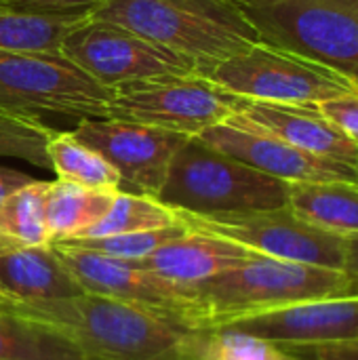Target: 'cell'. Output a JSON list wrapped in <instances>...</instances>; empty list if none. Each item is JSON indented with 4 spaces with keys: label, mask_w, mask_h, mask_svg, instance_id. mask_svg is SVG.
Instances as JSON below:
<instances>
[{
    "label": "cell",
    "mask_w": 358,
    "mask_h": 360,
    "mask_svg": "<svg viewBox=\"0 0 358 360\" xmlns=\"http://www.w3.org/2000/svg\"><path fill=\"white\" fill-rule=\"evenodd\" d=\"M2 312L57 331L84 360H181L190 333L141 308L87 291L63 300L4 302Z\"/></svg>",
    "instance_id": "obj_1"
},
{
    "label": "cell",
    "mask_w": 358,
    "mask_h": 360,
    "mask_svg": "<svg viewBox=\"0 0 358 360\" xmlns=\"http://www.w3.org/2000/svg\"><path fill=\"white\" fill-rule=\"evenodd\" d=\"M89 17L194 59L198 74L260 42L232 0H103Z\"/></svg>",
    "instance_id": "obj_2"
},
{
    "label": "cell",
    "mask_w": 358,
    "mask_h": 360,
    "mask_svg": "<svg viewBox=\"0 0 358 360\" xmlns=\"http://www.w3.org/2000/svg\"><path fill=\"white\" fill-rule=\"evenodd\" d=\"M194 293L200 306L198 331H205L241 316L300 302L350 295L352 283L342 270L257 253L236 268L194 287Z\"/></svg>",
    "instance_id": "obj_3"
},
{
    "label": "cell",
    "mask_w": 358,
    "mask_h": 360,
    "mask_svg": "<svg viewBox=\"0 0 358 360\" xmlns=\"http://www.w3.org/2000/svg\"><path fill=\"white\" fill-rule=\"evenodd\" d=\"M289 184L270 177L198 137L175 152L158 200L194 215L247 213L287 207Z\"/></svg>",
    "instance_id": "obj_4"
},
{
    "label": "cell",
    "mask_w": 358,
    "mask_h": 360,
    "mask_svg": "<svg viewBox=\"0 0 358 360\" xmlns=\"http://www.w3.org/2000/svg\"><path fill=\"white\" fill-rule=\"evenodd\" d=\"M200 76L236 97L270 103L319 105L358 95L357 76L262 40L209 65Z\"/></svg>",
    "instance_id": "obj_5"
},
{
    "label": "cell",
    "mask_w": 358,
    "mask_h": 360,
    "mask_svg": "<svg viewBox=\"0 0 358 360\" xmlns=\"http://www.w3.org/2000/svg\"><path fill=\"white\" fill-rule=\"evenodd\" d=\"M260 40L358 78V0H243Z\"/></svg>",
    "instance_id": "obj_6"
},
{
    "label": "cell",
    "mask_w": 358,
    "mask_h": 360,
    "mask_svg": "<svg viewBox=\"0 0 358 360\" xmlns=\"http://www.w3.org/2000/svg\"><path fill=\"white\" fill-rule=\"evenodd\" d=\"M112 93L61 53L0 51L2 110L106 118Z\"/></svg>",
    "instance_id": "obj_7"
},
{
    "label": "cell",
    "mask_w": 358,
    "mask_h": 360,
    "mask_svg": "<svg viewBox=\"0 0 358 360\" xmlns=\"http://www.w3.org/2000/svg\"><path fill=\"white\" fill-rule=\"evenodd\" d=\"M236 95L200 74H169L116 86L106 118L139 122L188 137L226 122Z\"/></svg>",
    "instance_id": "obj_8"
},
{
    "label": "cell",
    "mask_w": 358,
    "mask_h": 360,
    "mask_svg": "<svg viewBox=\"0 0 358 360\" xmlns=\"http://www.w3.org/2000/svg\"><path fill=\"white\" fill-rule=\"evenodd\" d=\"M175 215L190 232L222 236L268 257L331 270L344 266V236L308 224L289 207L222 215L175 211Z\"/></svg>",
    "instance_id": "obj_9"
},
{
    "label": "cell",
    "mask_w": 358,
    "mask_h": 360,
    "mask_svg": "<svg viewBox=\"0 0 358 360\" xmlns=\"http://www.w3.org/2000/svg\"><path fill=\"white\" fill-rule=\"evenodd\" d=\"M51 245L87 293L118 300L181 329L198 331L200 306L194 289L158 276L143 262L110 257L63 243Z\"/></svg>",
    "instance_id": "obj_10"
},
{
    "label": "cell",
    "mask_w": 358,
    "mask_h": 360,
    "mask_svg": "<svg viewBox=\"0 0 358 360\" xmlns=\"http://www.w3.org/2000/svg\"><path fill=\"white\" fill-rule=\"evenodd\" d=\"M61 55L108 89L198 70L196 61L186 55L158 46L127 27L91 17L63 38Z\"/></svg>",
    "instance_id": "obj_11"
},
{
    "label": "cell",
    "mask_w": 358,
    "mask_h": 360,
    "mask_svg": "<svg viewBox=\"0 0 358 360\" xmlns=\"http://www.w3.org/2000/svg\"><path fill=\"white\" fill-rule=\"evenodd\" d=\"M74 135L118 171L124 192L152 198H158L175 152L188 141V135L116 118H82Z\"/></svg>",
    "instance_id": "obj_12"
},
{
    "label": "cell",
    "mask_w": 358,
    "mask_h": 360,
    "mask_svg": "<svg viewBox=\"0 0 358 360\" xmlns=\"http://www.w3.org/2000/svg\"><path fill=\"white\" fill-rule=\"evenodd\" d=\"M215 329L262 338L276 346H323L358 338V293L319 297L228 321Z\"/></svg>",
    "instance_id": "obj_13"
},
{
    "label": "cell",
    "mask_w": 358,
    "mask_h": 360,
    "mask_svg": "<svg viewBox=\"0 0 358 360\" xmlns=\"http://www.w3.org/2000/svg\"><path fill=\"white\" fill-rule=\"evenodd\" d=\"M198 139L228 154L230 158H236L287 184L333 181V179L358 181V167L354 165L310 154L274 135H268L264 131L245 124L222 122L203 131Z\"/></svg>",
    "instance_id": "obj_14"
},
{
    "label": "cell",
    "mask_w": 358,
    "mask_h": 360,
    "mask_svg": "<svg viewBox=\"0 0 358 360\" xmlns=\"http://www.w3.org/2000/svg\"><path fill=\"white\" fill-rule=\"evenodd\" d=\"M226 122L245 124L274 135L310 154L358 165V143L329 122L317 105L270 103L236 97L234 114Z\"/></svg>",
    "instance_id": "obj_15"
},
{
    "label": "cell",
    "mask_w": 358,
    "mask_h": 360,
    "mask_svg": "<svg viewBox=\"0 0 358 360\" xmlns=\"http://www.w3.org/2000/svg\"><path fill=\"white\" fill-rule=\"evenodd\" d=\"M253 255H257V251H251L228 238L188 230L184 236L162 245L158 251L146 257L143 266L171 283L194 289L236 268Z\"/></svg>",
    "instance_id": "obj_16"
},
{
    "label": "cell",
    "mask_w": 358,
    "mask_h": 360,
    "mask_svg": "<svg viewBox=\"0 0 358 360\" xmlns=\"http://www.w3.org/2000/svg\"><path fill=\"white\" fill-rule=\"evenodd\" d=\"M84 293L53 245L11 247L0 251V295L6 302L27 304L63 300Z\"/></svg>",
    "instance_id": "obj_17"
},
{
    "label": "cell",
    "mask_w": 358,
    "mask_h": 360,
    "mask_svg": "<svg viewBox=\"0 0 358 360\" xmlns=\"http://www.w3.org/2000/svg\"><path fill=\"white\" fill-rule=\"evenodd\" d=\"M287 207L308 224L340 234H358V181L289 184Z\"/></svg>",
    "instance_id": "obj_18"
},
{
    "label": "cell",
    "mask_w": 358,
    "mask_h": 360,
    "mask_svg": "<svg viewBox=\"0 0 358 360\" xmlns=\"http://www.w3.org/2000/svg\"><path fill=\"white\" fill-rule=\"evenodd\" d=\"M116 192L93 190L61 179L51 181L46 192V228L51 243L82 236L108 213Z\"/></svg>",
    "instance_id": "obj_19"
},
{
    "label": "cell",
    "mask_w": 358,
    "mask_h": 360,
    "mask_svg": "<svg viewBox=\"0 0 358 360\" xmlns=\"http://www.w3.org/2000/svg\"><path fill=\"white\" fill-rule=\"evenodd\" d=\"M89 15H42L0 4V51L61 53L63 38Z\"/></svg>",
    "instance_id": "obj_20"
},
{
    "label": "cell",
    "mask_w": 358,
    "mask_h": 360,
    "mask_svg": "<svg viewBox=\"0 0 358 360\" xmlns=\"http://www.w3.org/2000/svg\"><path fill=\"white\" fill-rule=\"evenodd\" d=\"M51 171L57 179L93 190H122L118 171L74 133H53L49 141Z\"/></svg>",
    "instance_id": "obj_21"
},
{
    "label": "cell",
    "mask_w": 358,
    "mask_h": 360,
    "mask_svg": "<svg viewBox=\"0 0 358 360\" xmlns=\"http://www.w3.org/2000/svg\"><path fill=\"white\" fill-rule=\"evenodd\" d=\"M0 360H84V356L57 331L0 312Z\"/></svg>",
    "instance_id": "obj_22"
},
{
    "label": "cell",
    "mask_w": 358,
    "mask_h": 360,
    "mask_svg": "<svg viewBox=\"0 0 358 360\" xmlns=\"http://www.w3.org/2000/svg\"><path fill=\"white\" fill-rule=\"evenodd\" d=\"M51 181L34 179L0 205V234L21 247L51 245L46 228V192Z\"/></svg>",
    "instance_id": "obj_23"
},
{
    "label": "cell",
    "mask_w": 358,
    "mask_h": 360,
    "mask_svg": "<svg viewBox=\"0 0 358 360\" xmlns=\"http://www.w3.org/2000/svg\"><path fill=\"white\" fill-rule=\"evenodd\" d=\"M175 224H179L175 211L162 205L158 198L118 190L114 194L108 213L78 238H99V236H114V234L158 230Z\"/></svg>",
    "instance_id": "obj_24"
},
{
    "label": "cell",
    "mask_w": 358,
    "mask_h": 360,
    "mask_svg": "<svg viewBox=\"0 0 358 360\" xmlns=\"http://www.w3.org/2000/svg\"><path fill=\"white\" fill-rule=\"evenodd\" d=\"M181 360H291L287 352L262 338L228 331L205 329L190 331L184 346Z\"/></svg>",
    "instance_id": "obj_25"
},
{
    "label": "cell",
    "mask_w": 358,
    "mask_h": 360,
    "mask_svg": "<svg viewBox=\"0 0 358 360\" xmlns=\"http://www.w3.org/2000/svg\"><path fill=\"white\" fill-rule=\"evenodd\" d=\"M53 133L55 131L40 122L36 114L0 108V156L19 158L51 171L49 141Z\"/></svg>",
    "instance_id": "obj_26"
},
{
    "label": "cell",
    "mask_w": 358,
    "mask_h": 360,
    "mask_svg": "<svg viewBox=\"0 0 358 360\" xmlns=\"http://www.w3.org/2000/svg\"><path fill=\"white\" fill-rule=\"evenodd\" d=\"M188 228L179 221L175 226L158 228V230H143V232H129V234H114V236H99V238H72V240H63V245L97 251L110 257L143 262L162 245L184 236Z\"/></svg>",
    "instance_id": "obj_27"
},
{
    "label": "cell",
    "mask_w": 358,
    "mask_h": 360,
    "mask_svg": "<svg viewBox=\"0 0 358 360\" xmlns=\"http://www.w3.org/2000/svg\"><path fill=\"white\" fill-rule=\"evenodd\" d=\"M101 2L103 0H0L4 6L42 15H89Z\"/></svg>",
    "instance_id": "obj_28"
},
{
    "label": "cell",
    "mask_w": 358,
    "mask_h": 360,
    "mask_svg": "<svg viewBox=\"0 0 358 360\" xmlns=\"http://www.w3.org/2000/svg\"><path fill=\"white\" fill-rule=\"evenodd\" d=\"M321 114L333 122L342 133L358 143V95H344L317 105Z\"/></svg>",
    "instance_id": "obj_29"
},
{
    "label": "cell",
    "mask_w": 358,
    "mask_h": 360,
    "mask_svg": "<svg viewBox=\"0 0 358 360\" xmlns=\"http://www.w3.org/2000/svg\"><path fill=\"white\" fill-rule=\"evenodd\" d=\"M291 360H358V338L323 346H281Z\"/></svg>",
    "instance_id": "obj_30"
},
{
    "label": "cell",
    "mask_w": 358,
    "mask_h": 360,
    "mask_svg": "<svg viewBox=\"0 0 358 360\" xmlns=\"http://www.w3.org/2000/svg\"><path fill=\"white\" fill-rule=\"evenodd\" d=\"M342 272L352 283V293H358V234L344 236V266Z\"/></svg>",
    "instance_id": "obj_31"
},
{
    "label": "cell",
    "mask_w": 358,
    "mask_h": 360,
    "mask_svg": "<svg viewBox=\"0 0 358 360\" xmlns=\"http://www.w3.org/2000/svg\"><path fill=\"white\" fill-rule=\"evenodd\" d=\"M34 177L21 173V171H15V169H8V167H0V205L13 194L17 192L19 188L32 184Z\"/></svg>",
    "instance_id": "obj_32"
},
{
    "label": "cell",
    "mask_w": 358,
    "mask_h": 360,
    "mask_svg": "<svg viewBox=\"0 0 358 360\" xmlns=\"http://www.w3.org/2000/svg\"><path fill=\"white\" fill-rule=\"evenodd\" d=\"M11 247H21V245H15L11 238H6V236L0 234V251H6V249H11Z\"/></svg>",
    "instance_id": "obj_33"
},
{
    "label": "cell",
    "mask_w": 358,
    "mask_h": 360,
    "mask_svg": "<svg viewBox=\"0 0 358 360\" xmlns=\"http://www.w3.org/2000/svg\"><path fill=\"white\" fill-rule=\"evenodd\" d=\"M4 302H6V300H4V297L0 295V312H2V306H4Z\"/></svg>",
    "instance_id": "obj_34"
},
{
    "label": "cell",
    "mask_w": 358,
    "mask_h": 360,
    "mask_svg": "<svg viewBox=\"0 0 358 360\" xmlns=\"http://www.w3.org/2000/svg\"><path fill=\"white\" fill-rule=\"evenodd\" d=\"M232 2H236V4H238V2H243V0H232Z\"/></svg>",
    "instance_id": "obj_35"
},
{
    "label": "cell",
    "mask_w": 358,
    "mask_h": 360,
    "mask_svg": "<svg viewBox=\"0 0 358 360\" xmlns=\"http://www.w3.org/2000/svg\"><path fill=\"white\" fill-rule=\"evenodd\" d=\"M357 167H358V165H357Z\"/></svg>",
    "instance_id": "obj_36"
}]
</instances>
